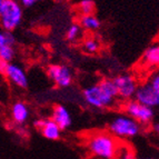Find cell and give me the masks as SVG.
Wrapping results in <instances>:
<instances>
[{"instance_id":"1","label":"cell","mask_w":159,"mask_h":159,"mask_svg":"<svg viewBox=\"0 0 159 159\" xmlns=\"http://www.w3.org/2000/svg\"><path fill=\"white\" fill-rule=\"evenodd\" d=\"M82 97L93 108H110L118 98V89L114 79H103L86 87L82 90Z\"/></svg>"},{"instance_id":"2","label":"cell","mask_w":159,"mask_h":159,"mask_svg":"<svg viewBox=\"0 0 159 159\" xmlns=\"http://www.w3.org/2000/svg\"><path fill=\"white\" fill-rule=\"evenodd\" d=\"M120 143L110 131H97L88 137L87 148L96 159H116Z\"/></svg>"},{"instance_id":"3","label":"cell","mask_w":159,"mask_h":159,"mask_svg":"<svg viewBox=\"0 0 159 159\" xmlns=\"http://www.w3.org/2000/svg\"><path fill=\"white\" fill-rule=\"evenodd\" d=\"M108 129L117 138L131 139L140 134L141 124L127 114L118 115L109 122Z\"/></svg>"},{"instance_id":"4","label":"cell","mask_w":159,"mask_h":159,"mask_svg":"<svg viewBox=\"0 0 159 159\" xmlns=\"http://www.w3.org/2000/svg\"><path fill=\"white\" fill-rule=\"evenodd\" d=\"M22 20L21 6L16 0H0V21L3 30L13 31Z\"/></svg>"},{"instance_id":"5","label":"cell","mask_w":159,"mask_h":159,"mask_svg":"<svg viewBox=\"0 0 159 159\" xmlns=\"http://www.w3.org/2000/svg\"><path fill=\"white\" fill-rule=\"evenodd\" d=\"M125 112L130 116L131 118L136 119L141 125H147L152 121L155 117L154 108H150L148 106H145L136 99H130L127 100V102L124 106Z\"/></svg>"},{"instance_id":"6","label":"cell","mask_w":159,"mask_h":159,"mask_svg":"<svg viewBox=\"0 0 159 159\" xmlns=\"http://www.w3.org/2000/svg\"><path fill=\"white\" fill-rule=\"evenodd\" d=\"M47 74L49 79L59 88H67L72 84V72L65 65H50Z\"/></svg>"},{"instance_id":"7","label":"cell","mask_w":159,"mask_h":159,"mask_svg":"<svg viewBox=\"0 0 159 159\" xmlns=\"http://www.w3.org/2000/svg\"><path fill=\"white\" fill-rule=\"evenodd\" d=\"M114 81L118 89V97L124 100L135 98L138 85L135 78L129 74H122L114 78Z\"/></svg>"},{"instance_id":"8","label":"cell","mask_w":159,"mask_h":159,"mask_svg":"<svg viewBox=\"0 0 159 159\" xmlns=\"http://www.w3.org/2000/svg\"><path fill=\"white\" fill-rule=\"evenodd\" d=\"M134 99H136L145 106L150 107V108L159 106V93L155 90L149 81L138 86Z\"/></svg>"},{"instance_id":"9","label":"cell","mask_w":159,"mask_h":159,"mask_svg":"<svg viewBox=\"0 0 159 159\" xmlns=\"http://www.w3.org/2000/svg\"><path fill=\"white\" fill-rule=\"evenodd\" d=\"M34 126L36 129H38L41 133V135L49 140H57L60 138L61 128L58 126L55 120L46 119V118H40L34 121Z\"/></svg>"},{"instance_id":"10","label":"cell","mask_w":159,"mask_h":159,"mask_svg":"<svg viewBox=\"0 0 159 159\" xmlns=\"http://www.w3.org/2000/svg\"><path fill=\"white\" fill-rule=\"evenodd\" d=\"M5 77L12 84V85L17 86L19 88H25L28 87V77H27V72L25 71V69L20 67L19 65L13 64V62H9L7 68H6Z\"/></svg>"},{"instance_id":"11","label":"cell","mask_w":159,"mask_h":159,"mask_svg":"<svg viewBox=\"0 0 159 159\" xmlns=\"http://www.w3.org/2000/svg\"><path fill=\"white\" fill-rule=\"evenodd\" d=\"M51 119L55 120L62 130L68 129L72 124L71 115L68 109L62 105H56L53 107L51 112Z\"/></svg>"},{"instance_id":"12","label":"cell","mask_w":159,"mask_h":159,"mask_svg":"<svg viewBox=\"0 0 159 159\" xmlns=\"http://www.w3.org/2000/svg\"><path fill=\"white\" fill-rule=\"evenodd\" d=\"M30 117L29 106L24 101H16L11 106V118L13 122L18 125H22Z\"/></svg>"},{"instance_id":"13","label":"cell","mask_w":159,"mask_h":159,"mask_svg":"<svg viewBox=\"0 0 159 159\" xmlns=\"http://www.w3.org/2000/svg\"><path fill=\"white\" fill-rule=\"evenodd\" d=\"M143 64L147 67L159 66V43L149 46L143 55Z\"/></svg>"},{"instance_id":"14","label":"cell","mask_w":159,"mask_h":159,"mask_svg":"<svg viewBox=\"0 0 159 159\" xmlns=\"http://www.w3.org/2000/svg\"><path fill=\"white\" fill-rule=\"evenodd\" d=\"M80 25L84 29L86 30H98L100 28V21L97 17H95L93 15H82L81 19H80Z\"/></svg>"},{"instance_id":"15","label":"cell","mask_w":159,"mask_h":159,"mask_svg":"<svg viewBox=\"0 0 159 159\" xmlns=\"http://www.w3.org/2000/svg\"><path fill=\"white\" fill-rule=\"evenodd\" d=\"M15 49L13 46H0V59L7 62H11L15 58Z\"/></svg>"},{"instance_id":"16","label":"cell","mask_w":159,"mask_h":159,"mask_svg":"<svg viewBox=\"0 0 159 159\" xmlns=\"http://www.w3.org/2000/svg\"><path fill=\"white\" fill-rule=\"evenodd\" d=\"M116 159H138V157L136 156L134 150L130 147L120 145Z\"/></svg>"},{"instance_id":"17","label":"cell","mask_w":159,"mask_h":159,"mask_svg":"<svg viewBox=\"0 0 159 159\" xmlns=\"http://www.w3.org/2000/svg\"><path fill=\"white\" fill-rule=\"evenodd\" d=\"M16 43V38L12 31L2 30L0 32V46H13Z\"/></svg>"},{"instance_id":"18","label":"cell","mask_w":159,"mask_h":159,"mask_svg":"<svg viewBox=\"0 0 159 159\" xmlns=\"http://www.w3.org/2000/svg\"><path fill=\"white\" fill-rule=\"evenodd\" d=\"M95 3L93 0H81L79 2V10L82 15H93Z\"/></svg>"},{"instance_id":"19","label":"cell","mask_w":159,"mask_h":159,"mask_svg":"<svg viewBox=\"0 0 159 159\" xmlns=\"http://www.w3.org/2000/svg\"><path fill=\"white\" fill-rule=\"evenodd\" d=\"M80 28H81V25H78V24L71 25V26L68 28V30H67V32H66L67 39H68L69 41H75V40L79 37Z\"/></svg>"},{"instance_id":"20","label":"cell","mask_w":159,"mask_h":159,"mask_svg":"<svg viewBox=\"0 0 159 159\" xmlns=\"http://www.w3.org/2000/svg\"><path fill=\"white\" fill-rule=\"evenodd\" d=\"M84 48L87 52L95 53L99 50V43L93 38H89L84 43Z\"/></svg>"},{"instance_id":"21","label":"cell","mask_w":159,"mask_h":159,"mask_svg":"<svg viewBox=\"0 0 159 159\" xmlns=\"http://www.w3.org/2000/svg\"><path fill=\"white\" fill-rule=\"evenodd\" d=\"M149 82H150V85L154 87L155 90L159 93V72H155L150 77V79H149Z\"/></svg>"},{"instance_id":"22","label":"cell","mask_w":159,"mask_h":159,"mask_svg":"<svg viewBox=\"0 0 159 159\" xmlns=\"http://www.w3.org/2000/svg\"><path fill=\"white\" fill-rule=\"evenodd\" d=\"M40 1H41V0H20L21 5L24 6V7H26V8H30V7L34 6L36 3L40 2Z\"/></svg>"},{"instance_id":"23","label":"cell","mask_w":159,"mask_h":159,"mask_svg":"<svg viewBox=\"0 0 159 159\" xmlns=\"http://www.w3.org/2000/svg\"><path fill=\"white\" fill-rule=\"evenodd\" d=\"M8 64H9V62H7V61L1 60V59H0V72H1L2 75H3V72H5L7 66H8Z\"/></svg>"},{"instance_id":"24","label":"cell","mask_w":159,"mask_h":159,"mask_svg":"<svg viewBox=\"0 0 159 159\" xmlns=\"http://www.w3.org/2000/svg\"><path fill=\"white\" fill-rule=\"evenodd\" d=\"M152 130H154V133L159 137V122H156V124L152 125Z\"/></svg>"},{"instance_id":"25","label":"cell","mask_w":159,"mask_h":159,"mask_svg":"<svg viewBox=\"0 0 159 159\" xmlns=\"http://www.w3.org/2000/svg\"><path fill=\"white\" fill-rule=\"evenodd\" d=\"M138 159H157V158L152 156H141V157H138Z\"/></svg>"}]
</instances>
